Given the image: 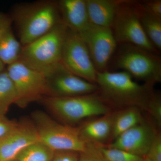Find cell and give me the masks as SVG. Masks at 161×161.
Here are the masks:
<instances>
[{"label": "cell", "mask_w": 161, "mask_h": 161, "mask_svg": "<svg viewBox=\"0 0 161 161\" xmlns=\"http://www.w3.org/2000/svg\"><path fill=\"white\" fill-rule=\"evenodd\" d=\"M10 16L22 46L46 34L62 22L58 1L52 0L16 6Z\"/></svg>", "instance_id": "1"}, {"label": "cell", "mask_w": 161, "mask_h": 161, "mask_svg": "<svg viewBox=\"0 0 161 161\" xmlns=\"http://www.w3.org/2000/svg\"><path fill=\"white\" fill-rule=\"evenodd\" d=\"M98 93L108 105L145 109L152 96L153 86L136 82L127 72H97Z\"/></svg>", "instance_id": "2"}, {"label": "cell", "mask_w": 161, "mask_h": 161, "mask_svg": "<svg viewBox=\"0 0 161 161\" xmlns=\"http://www.w3.org/2000/svg\"><path fill=\"white\" fill-rule=\"evenodd\" d=\"M67 27L60 23L46 34L22 46L18 60L46 75L61 63Z\"/></svg>", "instance_id": "3"}, {"label": "cell", "mask_w": 161, "mask_h": 161, "mask_svg": "<svg viewBox=\"0 0 161 161\" xmlns=\"http://www.w3.org/2000/svg\"><path fill=\"white\" fill-rule=\"evenodd\" d=\"M44 106L62 123L73 126L85 119L110 112V108L98 92L69 97L45 96Z\"/></svg>", "instance_id": "4"}, {"label": "cell", "mask_w": 161, "mask_h": 161, "mask_svg": "<svg viewBox=\"0 0 161 161\" xmlns=\"http://www.w3.org/2000/svg\"><path fill=\"white\" fill-rule=\"evenodd\" d=\"M39 141L54 151H83L86 142L80 137L79 128L59 123L45 112L32 114Z\"/></svg>", "instance_id": "5"}, {"label": "cell", "mask_w": 161, "mask_h": 161, "mask_svg": "<svg viewBox=\"0 0 161 161\" xmlns=\"http://www.w3.org/2000/svg\"><path fill=\"white\" fill-rule=\"evenodd\" d=\"M114 64L133 78L153 86L161 80L159 55L132 44H119Z\"/></svg>", "instance_id": "6"}, {"label": "cell", "mask_w": 161, "mask_h": 161, "mask_svg": "<svg viewBox=\"0 0 161 161\" xmlns=\"http://www.w3.org/2000/svg\"><path fill=\"white\" fill-rule=\"evenodd\" d=\"M112 29L118 44H132L159 55L143 29L134 1H119Z\"/></svg>", "instance_id": "7"}, {"label": "cell", "mask_w": 161, "mask_h": 161, "mask_svg": "<svg viewBox=\"0 0 161 161\" xmlns=\"http://www.w3.org/2000/svg\"><path fill=\"white\" fill-rule=\"evenodd\" d=\"M6 70L16 93L15 104L18 107L26 108L46 96V77L43 73L32 69L19 60L8 65Z\"/></svg>", "instance_id": "8"}, {"label": "cell", "mask_w": 161, "mask_h": 161, "mask_svg": "<svg viewBox=\"0 0 161 161\" xmlns=\"http://www.w3.org/2000/svg\"><path fill=\"white\" fill-rule=\"evenodd\" d=\"M61 63L65 68L85 80L96 83L97 72L84 41L77 32L67 27Z\"/></svg>", "instance_id": "9"}, {"label": "cell", "mask_w": 161, "mask_h": 161, "mask_svg": "<svg viewBox=\"0 0 161 161\" xmlns=\"http://www.w3.org/2000/svg\"><path fill=\"white\" fill-rule=\"evenodd\" d=\"M78 34L86 44L96 71L107 70L118 46L112 28L96 26L90 23Z\"/></svg>", "instance_id": "10"}, {"label": "cell", "mask_w": 161, "mask_h": 161, "mask_svg": "<svg viewBox=\"0 0 161 161\" xmlns=\"http://www.w3.org/2000/svg\"><path fill=\"white\" fill-rule=\"evenodd\" d=\"M46 96L69 97L98 92V87L70 72L60 63L45 75Z\"/></svg>", "instance_id": "11"}, {"label": "cell", "mask_w": 161, "mask_h": 161, "mask_svg": "<svg viewBox=\"0 0 161 161\" xmlns=\"http://www.w3.org/2000/svg\"><path fill=\"white\" fill-rule=\"evenodd\" d=\"M156 133L152 125L144 120L121 134L107 147L144 158L149 151Z\"/></svg>", "instance_id": "12"}, {"label": "cell", "mask_w": 161, "mask_h": 161, "mask_svg": "<svg viewBox=\"0 0 161 161\" xmlns=\"http://www.w3.org/2000/svg\"><path fill=\"white\" fill-rule=\"evenodd\" d=\"M32 122L23 120L7 135L0 138V161H10L31 144L39 142Z\"/></svg>", "instance_id": "13"}, {"label": "cell", "mask_w": 161, "mask_h": 161, "mask_svg": "<svg viewBox=\"0 0 161 161\" xmlns=\"http://www.w3.org/2000/svg\"><path fill=\"white\" fill-rule=\"evenodd\" d=\"M12 24L10 15L0 13V59L8 65L18 60L22 48Z\"/></svg>", "instance_id": "14"}, {"label": "cell", "mask_w": 161, "mask_h": 161, "mask_svg": "<svg viewBox=\"0 0 161 161\" xmlns=\"http://www.w3.org/2000/svg\"><path fill=\"white\" fill-rule=\"evenodd\" d=\"M61 21L68 28L79 34L90 23L86 0L58 1Z\"/></svg>", "instance_id": "15"}, {"label": "cell", "mask_w": 161, "mask_h": 161, "mask_svg": "<svg viewBox=\"0 0 161 161\" xmlns=\"http://www.w3.org/2000/svg\"><path fill=\"white\" fill-rule=\"evenodd\" d=\"M114 113H109L87 122L79 128L80 137L86 142L100 145L111 138Z\"/></svg>", "instance_id": "16"}, {"label": "cell", "mask_w": 161, "mask_h": 161, "mask_svg": "<svg viewBox=\"0 0 161 161\" xmlns=\"http://www.w3.org/2000/svg\"><path fill=\"white\" fill-rule=\"evenodd\" d=\"M86 1L90 23L96 26L112 28L119 1L86 0Z\"/></svg>", "instance_id": "17"}, {"label": "cell", "mask_w": 161, "mask_h": 161, "mask_svg": "<svg viewBox=\"0 0 161 161\" xmlns=\"http://www.w3.org/2000/svg\"><path fill=\"white\" fill-rule=\"evenodd\" d=\"M140 108H125L114 113L111 138L113 140L123 133L143 121Z\"/></svg>", "instance_id": "18"}, {"label": "cell", "mask_w": 161, "mask_h": 161, "mask_svg": "<svg viewBox=\"0 0 161 161\" xmlns=\"http://www.w3.org/2000/svg\"><path fill=\"white\" fill-rule=\"evenodd\" d=\"M140 21L145 33L156 49H161V19L145 11L134 1Z\"/></svg>", "instance_id": "19"}, {"label": "cell", "mask_w": 161, "mask_h": 161, "mask_svg": "<svg viewBox=\"0 0 161 161\" xmlns=\"http://www.w3.org/2000/svg\"><path fill=\"white\" fill-rule=\"evenodd\" d=\"M17 95L6 69L0 74V115L6 116L12 105L15 104Z\"/></svg>", "instance_id": "20"}, {"label": "cell", "mask_w": 161, "mask_h": 161, "mask_svg": "<svg viewBox=\"0 0 161 161\" xmlns=\"http://www.w3.org/2000/svg\"><path fill=\"white\" fill-rule=\"evenodd\" d=\"M54 153L39 141L24 148L15 159L18 161H51Z\"/></svg>", "instance_id": "21"}, {"label": "cell", "mask_w": 161, "mask_h": 161, "mask_svg": "<svg viewBox=\"0 0 161 161\" xmlns=\"http://www.w3.org/2000/svg\"><path fill=\"white\" fill-rule=\"evenodd\" d=\"M101 152L108 161H142L143 158L116 148L99 145Z\"/></svg>", "instance_id": "22"}, {"label": "cell", "mask_w": 161, "mask_h": 161, "mask_svg": "<svg viewBox=\"0 0 161 161\" xmlns=\"http://www.w3.org/2000/svg\"><path fill=\"white\" fill-rule=\"evenodd\" d=\"M78 161H108L101 151L99 145L86 142L84 150L79 153Z\"/></svg>", "instance_id": "23"}, {"label": "cell", "mask_w": 161, "mask_h": 161, "mask_svg": "<svg viewBox=\"0 0 161 161\" xmlns=\"http://www.w3.org/2000/svg\"><path fill=\"white\" fill-rule=\"evenodd\" d=\"M145 109L149 114L157 126L161 127V98L160 95L153 93L149 99Z\"/></svg>", "instance_id": "24"}, {"label": "cell", "mask_w": 161, "mask_h": 161, "mask_svg": "<svg viewBox=\"0 0 161 161\" xmlns=\"http://www.w3.org/2000/svg\"><path fill=\"white\" fill-rule=\"evenodd\" d=\"M146 157L153 161H161V136L156 132Z\"/></svg>", "instance_id": "25"}, {"label": "cell", "mask_w": 161, "mask_h": 161, "mask_svg": "<svg viewBox=\"0 0 161 161\" xmlns=\"http://www.w3.org/2000/svg\"><path fill=\"white\" fill-rule=\"evenodd\" d=\"M137 3L144 10L161 19V0L137 1Z\"/></svg>", "instance_id": "26"}, {"label": "cell", "mask_w": 161, "mask_h": 161, "mask_svg": "<svg viewBox=\"0 0 161 161\" xmlns=\"http://www.w3.org/2000/svg\"><path fill=\"white\" fill-rule=\"evenodd\" d=\"M19 122L0 115V138L5 136L15 129Z\"/></svg>", "instance_id": "27"}, {"label": "cell", "mask_w": 161, "mask_h": 161, "mask_svg": "<svg viewBox=\"0 0 161 161\" xmlns=\"http://www.w3.org/2000/svg\"><path fill=\"white\" fill-rule=\"evenodd\" d=\"M79 153L72 151H55L51 161H78Z\"/></svg>", "instance_id": "28"}, {"label": "cell", "mask_w": 161, "mask_h": 161, "mask_svg": "<svg viewBox=\"0 0 161 161\" xmlns=\"http://www.w3.org/2000/svg\"><path fill=\"white\" fill-rule=\"evenodd\" d=\"M5 64L3 63V61H2V60L0 59V74H1L2 72H3L4 70L6 69H5Z\"/></svg>", "instance_id": "29"}, {"label": "cell", "mask_w": 161, "mask_h": 161, "mask_svg": "<svg viewBox=\"0 0 161 161\" xmlns=\"http://www.w3.org/2000/svg\"><path fill=\"white\" fill-rule=\"evenodd\" d=\"M142 161H153L151 160H150V159L147 158L146 157H145L143 158L142 160Z\"/></svg>", "instance_id": "30"}, {"label": "cell", "mask_w": 161, "mask_h": 161, "mask_svg": "<svg viewBox=\"0 0 161 161\" xmlns=\"http://www.w3.org/2000/svg\"><path fill=\"white\" fill-rule=\"evenodd\" d=\"M18 161L17 160L14 159V160H11V161Z\"/></svg>", "instance_id": "31"}]
</instances>
